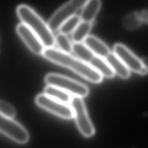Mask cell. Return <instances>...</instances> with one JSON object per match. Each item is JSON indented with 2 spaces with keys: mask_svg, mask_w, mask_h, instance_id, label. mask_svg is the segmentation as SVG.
<instances>
[{
  "mask_svg": "<svg viewBox=\"0 0 148 148\" xmlns=\"http://www.w3.org/2000/svg\"><path fill=\"white\" fill-rule=\"evenodd\" d=\"M47 85L58 87L73 97H86L89 93L88 88L84 84L73 79L57 73H49L45 77Z\"/></svg>",
  "mask_w": 148,
  "mask_h": 148,
  "instance_id": "3957f363",
  "label": "cell"
},
{
  "mask_svg": "<svg viewBox=\"0 0 148 148\" xmlns=\"http://www.w3.org/2000/svg\"><path fill=\"white\" fill-rule=\"evenodd\" d=\"M55 43L58 47V49L60 51L68 54L72 52L73 44L67 35L59 33L55 37Z\"/></svg>",
  "mask_w": 148,
  "mask_h": 148,
  "instance_id": "ac0fdd59",
  "label": "cell"
},
{
  "mask_svg": "<svg viewBox=\"0 0 148 148\" xmlns=\"http://www.w3.org/2000/svg\"><path fill=\"white\" fill-rule=\"evenodd\" d=\"M71 103L74 112L76 125L80 133L88 138L93 136L95 129L89 118L82 98L72 97Z\"/></svg>",
  "mask_w": 148,
  "mask_h": 148,
  "instance_id": "5b68a950",
  "label": "cell"
},
{
  "mask_svg": "<svg viewBox=\"0 0 148 148\" xmlns=\"http://www.w3.org/2000/svg\"><path fill=\"white\" fill-rule=\"evenodd\" d=\"M83 43L96 56L106 58L110 53L108 46L104 42L94 36L89 35L85 39Z\"/></svg>",
  "mask_w": 148,
  "mask_h": 148,
  "instance_id": "30bf717a",
  "label": "cell"
},
{
  "mask_svg": "<svg viewBox=\"0 0 148 148\" xmlns=\"http://www.w3.org/2000/svg\"><path fill=\"white\" fill-rule=\"evenodd\" d=\"M42 55L46 59L70 69L90 82L99 83L102 80V76L89 63L84 62L71 54L62 52L58 49L47 47L45 49Z\"/></svg>",
  "mask_w": 148,
  "mask_h": 148,
  "instance_id": "6da1fadb",
  "label": "cell"
},
{
  "mask_svg": "<svg viewBox=\"0 0 148 148\" xmlns=\"http://www.w3.org/2000/svg\"><path fill=\"white\" fill-rule=\"evenodd\" d=\"M89 64L98 71L102 77L112 78L115 74L106 58L95 56Z\"/></svg>",
  "mask_w": 148,
  "mask_h": 148,
  "instance_id": "4fadbf2b",
  "label": "cell"
},
{
  "mask_svg": "<svg viewBox=\"0 0 148 148\" xmlns=\"http://www.w3.org/2000/svg\"><path fill=\"white\" fill-rule=\"evenodd\" d=\"M0 114L13 118L16 114V110L10 103L0 99Z\"/></svg>",
  "mask_w": 148,
  "mask_h": 148,
  "instance_id": "ffe728a7",
  "label": "cell"
},
{
  "mask_svg": "<svg viewBox=\"0 0 148 148\" xmlns=\"http://www.w3.org/2000/svg\"><path fill=\"white\" fill-rule=\"evenodd\" d=\"M16 12L22 23L39 37L46 48L53 47L56 43L53 31L34 10L27 5H20L17 8Z\"/></svg>",
  "mask_w": 148,
  "mask_h": 148,
  "instance_id": "7a4b0ae2",
  "label": "cell"
},
{
  "mask_svg": "<svg viewBox=\"0 0 148 148\" xmlns=\"http://www.w3.org/2000/svg\"><path fill=\"white\" fill-rule=\"evenodd\" d=\"M106 60L114 73L117 74L120 77L125 79L130 76V71L113 52H110Z\"/></svg>",
  "mask_w": 148,
  "mask_h": 148,
  "instance_id": "8fae6325",
  "label": "cell"
},
{
  "mask_svg": "<svg viewBox=\"0 0 148 148\" xmlns=\"http://www.w3.org/2000/svg\"><path fill=\"white\" fill-rule=\"evenodd\" d=\"M101 6L100 0H89L82 9L81 21L92 23Z\"/></svg>",
  "mask_w": 148,
  "mask_h": 148,
  "instance_id": "7c38bea8",
  "label": "cell"
},
{
  "mask_svg": "<svg viewBox=\"0 0 148 148\" xmlns=\"http://www.w3.org/2000/svg\"><path fill=\"white\" fill-rule=\"evenodd\" d=\"M81 19L80 16L75 15L65 21L59 28L60 33L65 34L66 35L71 34L74 31L76 28L77 27Z\"/></svg>",
  "mask_w": 148,
  "mask_h": 148,
  "instance_id": "e0dca14e",
  "label": "cell"
},
{
  "mask_svg": "<svg viewBox=\"0 0 148 148\" xmlns=\"http://www.w3.org/2000/svg\"><path fill=\"white\" fill-rule=\"evenodd\" d=\"M89 0H69L58 9L51 16L48 25L52 31L59 29L62 23L68 18L76 15L77 12L82 9Z\"/></svg>",
  "mask_w": 148,
  "mask_h": 148,
  "instance_id": "277c9868",
  "label": "cell"
},
{
  "mask_svg": "<svg viewBox=\"0 0 148 148\" xmlns=\"http://www.w3.org/2000/svg\"><path fill=\"white\" fill-rule=\"evenodd\" d=\"M0 132L15 142L26 143L29 140L27 130L13 118L0 114Z\"/></svg>",
  "mask_w": 148,
  "mask_h": 148,
  "instance_id": "52a82bcc",
  "label": "cell"
},
{
  "mask_svg": "<svg viewBox=\"0 0 148 148\" xmlns=\"http://www.w3.org/2000/svg\"><path fill=\"white\" fill-rule=\"evenodd\" d=\"M113 53L130 71L142 75H145L147 73V66L123 44H116L113 47Z\"/></svg>",
  "mask_w": 148,
  "mask_h": 148,
  "instance_id": "ba28073f",
  "label": "cell"
},
{
  "mask_svg": "<svg viewBox=\"0 0 148 148\" xmlns=\"http://www.w3.org/2000/svg\"><path fill=\"white\" fill-rule=\"evenodd\" d=\"M44 94L62 103L68 104L71 102V95L64 90L51 85H47L44 89Z\"/></svg>",
  "mask_w": 148,
  "mask_h": 148,
  "instance_id": "5bb4252c",
  "label": "cell"
},
{
  "mask_svg": "<svg viewBox=\"0 0 148 148\" xmlns=\"http://www.w3.org/2000/svg\"><path fill=\"white\" fill-rule=\"evenodd\" d=\"M92 27V23L81 21L74 31L72 33V40L74 43L83 42L89 35Z\"/></svg>",
  "mask_w": 148,
  "mask_h": 148,
  "instance_id": "9a60e30c",
  "label": "cell"
},
{
  "mask_svg": "<svg viewBox=\"0 0 148 148\" xmlns=\"http://www.w3.org/2000/svg\"><path fill=\"white\" fill-rule=\"evenodd\" d=\"M141 21L140 16H139L136 13H133L125 17L124 20V24L128 29H135L140 25Z\"/></svg>",
  "mask_w": 148,
  "mask_h": 148,
  "instance_id": "d6986e66",
  "label": "cell"
},
{
  "mask_svg": "<svg viewBox=\"0 0 148 148\" xmlns=\"http://www.w3.org/2000/svg\"><path fill=\"white\" fill-rule=\"evenodd\" d=\"M72 52L76 57L87 63H90L95 56L93 53L83 42L74 43L72 47Z\"/></svg>",
  "mask_w": 148,
  "mask_h": 148,
  "instance_id": "2e32d148",
  "label": "cell"
},
{
  "mask_svg": "<svg viewBox=\"0 0 148 148\" xmlns=\"http://www.w3.org/2000/svg\"><path fill=\"white\" fill-rule=\"evenodd\" d=\"M16 31L18 36L28 47L35 54H42L45 46L39 37L26 25L18 24L16 27Z\"/></svg>",
  "mask_w": 148,
  "mask_h": 148,
  "instance_id": "9c48e42d",
  "label": "cell"
},
{
  "mask_svg": "<svg viewBox=\"0 0 148 148\" xmlns=\"http://www.w3.org/2000/svg\"><path fill=\"white\" fill-rule=\"evenodd\" d=\"M35 102L39 107L61 118L71 119L74 117V112L71 106L53 99L44 93L36 97Z\"/></svg>",
  "mask_w": 148,
  "mask_h": 148,
  "instance_id": "8992f818",
  "label": "cell"
}]
</instances>
